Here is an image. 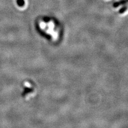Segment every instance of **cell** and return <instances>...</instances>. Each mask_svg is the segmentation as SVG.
<instances>
[{"mask_svg":"<svg viewBox=\"0 0 128 128\" xmlns=\"http://www.w3.org/2000/svg\"><path fill=\"white\" fill-rule=\"evenodd\" d=\"M17 2H18V4L20 6H22V5H23V4H24L23 0H17Z\"/></svg>","mask_w":128,"mask_h":128,"instance_id":"obj_1","label":"cell"}]
</instances>
